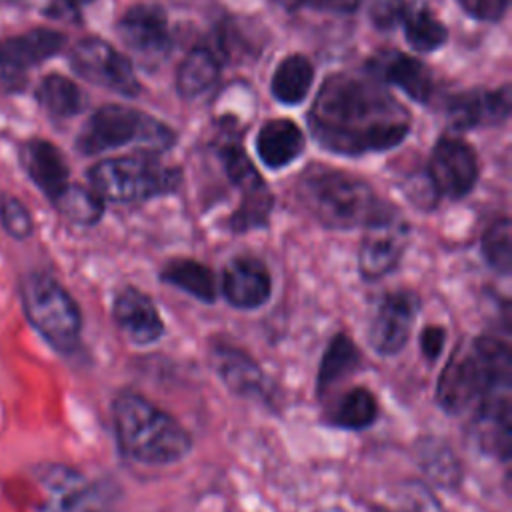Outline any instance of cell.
I'll use <instances>...</instances> for the list:
<instances>
[{"label":"cell","mask_w":512,"mask_h":512,"mask_svg":"<svg viewBox=\"0 0 512 512\" xmlns=\"http://www.w3.org/2000/svg\"><path fill=\"white\" fill-rule=\"evenodd\" d=\"M314 140L332 154L364 156L398 146L410 132L406 108L376 78L330 74L308 112Z\"/></svg>","instance_id":"cell-1"},{"label":"cell","mask_w":512,"mask_h":512,"mask_svg":"<svg viewBox=\"0 0 512 512\" xmlns=\"http://www.w3.org/2000/svg\"><path fill=\"white\" fill-rule=\"evenodd\" d=\"M112 420L118 448L138 464H174L192 448L188 430L172 414L132 390L116 394Z\"/></svg>","instance_id":"cell-2"},{"label":"cell","mask_w":512,"mask_h":512,"mask_svg":"<svg viewBox=\"0 0 512 512\" xmlns=\"http://www.w3.org/2000/svg\"><path fill=\"white\" fill-rule=\"evenodd\" d=\"M504 388H512L510 350L498 338L478 336L452 352L438 378L436 400L444 412L462 414Z\"/></svg>","instance_id":"cell-3"},{"label":"cell","mask_w":512,"mask_h":512,"mask_svg":"<svg viewBox=\"0 0 512 512\" xmlns=\"http://www.w3.org/2000/svg\"><path fill=\"white\" fill-rule=\"evenodd\" d=\"M298 196L304 208L332 230L364 228L394 208L380 200L366 180L324 166H312L302 174Z\"/></svg>","instance_id":"cell-4"},{"label":"cell","mask_w":512,"mask_h":512,"mask_svg":"<svg viewBox=\"0 0 512 512\" xmlns=\"http://www.w3.org/2000/svg\"><path fill=\"white\" fill-rule=\"evenodd\" d=\"M88 180L102 200L124 204L176 192L182 170L162 164L152 152H140L96 162L88 170Z\"/></svg>","instance_id":"cell-5"},{"label":"cell","mask_w":512,"mask_h":512,"mask_svg":"<svg viewBox=\"0 0 512 512\" xmlns=\"http://www.w3.org/2000/svg\"><path fill=\"white\" fill-rule=\"evenodd\" d=\"M174 142V130L158 118L124 104H104L92 112L82 126L76 138V148L86 156H94L136 144L144 152L158 154L168 150Z\"/></svg>","instance_id":"cell-6"},{"label":"cell","mask_w":512,"mask_h":512,"mask_svg":"<svg viewBox=\"0 0 512 512\" xmlns=\"http://www.w3.org/2000/svg\"><path fill=\"white\" fill-rule=\"evenodd\" d=\"M22 306L30 324L60 352H72L82 332V314L68 290L48 274L34 272L22 282Z\"/></svg>","instance_id":"cell-7"},{"label":"cell","mask_w":512,"mask_h":512,"mask_svg":"<svg viewBox=\"0 0 512 512\" xmlns=\"http://www.w3.org/2000/svg\"><path fill=\"white\" fill-rule=\"evenodd\" d=\"M218 158L228 180L240 190L242 198L232 212L228 226L232 232H248L268 224L274 196L268 190L264 178L248 158L246 150L236 140H222L218 144Z\"/></svg>","instance_id":"cell-8"},{"label":"cell","mask_w":512,"mask_h":512,"mask_svg":"<svg viewBox=\"0 0 512 512\" xmlns=\"http://www.w3.org/2000/svg\"><path fill=\"white\" fill-rule=\"evenodd\" d=\"M70 66L80 78L122 96H136L140 92L132 62L102 38L88 36L76 42L70 52Z\"/></svg>","instance_id":"cell-9"},{"label":"cell","mask_w":512,"mask_h":512,"mask_svg":"<svg viewBox=\"0 0 512 512\" xmlns=\"http://www.w3.org/2000/svg\"><path fill=\"white\" fill-rule=\"evenodd\" d=\"M410 240V226L390 208L364 226V236L358 248V270L364 280H380L396 270Z\"/></svg>","instance_id":"cell-10"},{"label":"cell","mask_w":512,"mask_h":512,"mask_svg":"<svg viewBox=\"0 0 512 512\" xmlns=\"http://www.w3.org/2000/svg\"><path fill=\"white\" fill-rule=\"evenodd\" d=\"M478 176V156L464 138L444 134L436 140L428 160V180L436 196L460 200L474 190Z\"/></svg>","instance_id":"cell-11"},{"label":"cell","mask_w":512,"mask_h":512,"mask_svg":"<svg viewBox=\"0 0 512 512\" xmlns=\"http://www.w3.org/2000/svg\"><path fill=\"white\" fill-rule=\"evenodd\" d=\"M420 298L412 290H390L380 298V304L370 320L368 344L380 356H396L410 340L418 318Z\"/></svg>","instance_id":"cell-12"},{"label":"cell","mask_w":512,"mask_h":512,"mask_svg":"<svg viewBox=\"0 0 512 512\" xmlns=\"http://www.w3.org/2000/svg\"><path fill=\"white\" fill-rule=\"evenodd\" d=\"M66 36L52 28H34L0 42V84L8 90L20 88L30 68L56 56Z\"/></svg>","instance_id":"cell-13"},{"label":"cell","mask_w":512,"mask_h":512,"mask_svg":"<svg viewBox=\"0 0 512 512\" xmlns=\"http://www.w3.org/2000/svg\"><path fill=\"white\" fill-rule=\"evenodd\" d=\"M46 488L54 512H112L114 492L110 486L90 482L74 470L52 468L46 474Z\"/></svg>","instance_id":"cell-14"},{"label":"cell","mask_w":512,"mask_h":512,"mask_svg":"<svg viewBox=\"0 0 512 512\" xmlns=\"http://www.w3.org/2000/svg\"><path fill=\"white\" fill-rule=\"evenodd\" d=\"M220 290L238 310H256L270 300L272 276L256 256H234L222 270Z\"/></svg>","instance_id":"cell-15"},{"label":"cell","mask_w":512,"mask_h":512,"mask_svg":"<svg viewBox=\"0 0 512 512\" xmlns=\"http://www.w3.org/2000/svg\"><path fill=\"white\" fill-rule=\"evenodd\" d=\"M116 32L120 40L138 54L158 56L168 52L172 44L164 8L150 2H140L126 8L116 22Z\"/></svg>","instance_id":"cell-16"},{"label":"cell","mask_w":512,"mask_h":512,"mask_svg":"<svg viewBox=\"0 0 512 512\" xmlns=\"http://www.w3.org/2000/svg\"><path fill=\"white\" fill-rule=\"evenodd\" d=\"M366 68L372 78L400 88L408 98L420 104H426L434 94V76L430 68L406 52L380 50L370 58Z\"/></svg>","instance_id":"cell-17"},{"label":"cell","mask_w":512,"mask_h":512,"mask_svg":"<svg viewBox=\"0 0 512 512\" xmlns=\"http://www.w3.org/2000/svg\"><path fill=\"white\" fill-rule=\"evenodd\" d=\"M112 318L118 330L136 346H148L164 334V322L156 304L136 286H122L114 294Z\"/></svg>","instance_id":"cell-18"},{"label":"cell","mask_w":512,"mask_h":512,"mask_svg":"<svg viewBox=\"0 0 512 512\" xmlns=\"http://www.w3.org/2000/svg\"><path fill=\"white\" fill-rule=\"evenodd\" d=\"M512 388L496 390L484 396L472 414V438L480 450L506 460L510 456V424H512Z\"/></svg>","instance_id":"cell-19"},{"label":"cell","mask_w":512,"mask_h":512,"mask_svg":"<svg viewBox=\"0 0 512 512\" xmlns=\"http://www.w3.org/2000/svg\"><path fill=\"white\" fill-rule=\"evenodd\" d=\"M448 122L454 130L502 124L510 116V84L496 90H470L448 104Z\"/></svg>","instance_id":"cell-20"},{"label":"cell","mask_w":512,"mask_h":512,"mask_svg":"<svg viewBox=\"0 0 512 512\" xmlns=\"http://www.w3.org/2000/svg\"><path fill=\"white\" fill-rule=\"evenodd\" d=\"M212 360L220 380L234 394L252 400H262L268 396L266 374L262 372L260 364L242 348L220 342L212 348Z\"/></svg>","instance_id":"cell-21"},{"label":"cell","mask_w":512,"mask_h":512,"mask_svg":"<svg viewBox=\"0 0 512 512\" xmlns=\"http://www.w3.org/2000/svg\"><path fill=\"white\" fill-rule=\"evenodd\" d=\"M20 160L30 176V180L54 200L70 182V170L64 154L50 142L42 138L28 140L20 150Z\"/></svg>","instance_id":"cell-22"},{"label":"cell","mask_w":512,"mask_h":512,"mask_svg":"<svg viewBox=\"0 0 512 512\" xmlns=\"http://www.w3.org/2000/svg\"><path fill=\"white\" fill-rule=\"evenodd\" d=\"M306 148L300 126L290 118L266 120L256 134V154L260 162L270 170H280L294 160Z\"/></svg>","instance_id":"cell-23"},{"label":"cell","mask_w":512,"mask_h":512,"mask_svg":"<svg viewBox=\"0 0 512 512\" xmlns=\"http://www.w3.org/2000/svg\"><path fill=\"white\" fill-rule=\"evenodd\" d=\"M158 276L164 284H170L204 304H212L216 300L218 288H216L214 272L198 260H192V258L168 260L162 266Z\"/></svg>","instance_id":"cell-24"},{"label":"cell","mask_w":512,"mask_h":512,"mask_svg":"<svg viewBox=\"0 0 512 512\" xmlns=\"http://www.w3.org/2000/svg\"><path fill=\"white\" fill-rule=\"evenodd\" d=\"M314 82V66L312 62L304 56V54H288L284 56L270 80V92L272 96L286 104V106H294L300 104Z\"/></svg>","instance_id":"cell-25"},{"label":"cell","mask_w":512,"mask_h":512,"mask_svg":"<svg viewBox=\"0 0 512 512\" xmlns=\"http://www.w3.org/2000/svg\"><path fill=\"white\" fill-rule=\"evenodd\" d=\"M220 76V58L206 46L192 48L176 70V90L184 98H196L210 90Z\"/></svg>","instance_id":"cell-26"},{"label":"cell","mask_w":512,"mask_h":512,"mask_svg":"<svg viewBox=\"0 0 512 512\" xmlns=\"http://www.w3.org/2000/svg\"><path fill=\"white\" fill-rule=\"evenodd\" d=\"M400 22L406 42L418 52H434L448 40V28L444 22L422 2L406 4Z\"/></svg>","instance_id":"cell-27"},{"label":"cell","mask_w":512,"mask_h":512,"mask_svg":"<svg viewBox=\"0 0 512 512\" xmlns=\"http://www.w3.org/2000/svg\"><path fill=\"white\" fill-rule=\"evenodd\" d=\"M378 418L376 396L364 388L354 386L346 390L328 410L326 422L344 430H364Z\"/></svg>","instance_id":"cell-28"},{"label":"cell","mask_w":512,"mask_h":512,"mask_svg":"<svg viewBox=\"0 0 512 512\" xmlns=\"http://www.w3.org/2000/svg\"><path fill=\"white\" fill-rule=\"evenodd\" d=\"M358 364H360V352L356 344L342 332L334 334L318 366V378H316L318 396L326 394L336 382L346 378V374H350Z\"/></svg>","instance_id":"cell-29"},{"label":"cell","mask_w":512,"mask_h":512,"mask_svg":"<svg viewBox=\"0 0 512 512\" xmlns=\"http://www.w3.org/2000/svg\"><path fill=\"white\" fill-rule=\"evenodd\" d=\"M36 100L54 118H70L84 108L82 90L62 74L44 76L36 88Z\"/></svg>","instance_id":"cell-30"},{"label":"cell","mask_w":512,"mask_h":512,"mask_svg":"<svg viewBox=\"0 0 512 512\" xmlns=\"http://www.w3.org/2000/svg\"><path fill=\"white\" fill-rule=\"evenodd\" d=\"M52 202L66 220L80 226H92L104 214V200L92 188L78 184H68Z\"/></svg>","instance_id":"cell-31"},{"label":"cell","mask_w":512,"mask_h":512,"mask_svg":"<svg viewBox=\"0 0 512 512\" xmlns=\"http://www.w3.org/2000/svg\"><path fill=\"white\" fill-rule=\"evenodd\" d=\"M372 512H442L436 496L422 484L406 482Z\"/></svg>","instance_id":"cell-32"},{"label":"cell","mask_w":512,"mask_h":512,"mask_svg":"<svg viewBox=\"0 0 512 512\" xmlns=\"http://www.w3.org/2000/svg\"><path fill=\"white\" fill-rule=\"evenodd\" d=\"M482 254L492 270L510 272V220L496 218L482 236Z\"/></svg>","instance_id":"cell-33"},{"label":"cell","mask_w":512,"mask_h":512,"mask_svg":"<svg viewBox=\"0 0 512 512\" xmlns=\"http://www.w3.org/2000/svg\"><path fill=\"white\" fill-rule=\"evenodd\" d=\"M0 222L14 238H28L32 234V216L16 196H0Z\"/></svg>","instance_id":"cell-34"},{"label":"cell","mask_w":512,"mask_h":512,"mask_svg":"<svg viewBox=\"0 0 512 512\" xmlns=\"http://www.w3.org/2000/svg\"><path fill=\"white\" fill-rule=\"evenodd\" d=\"M406 0H368V18L378 30H392L400 24Z\"/></svg>","instance_id":"cell-35"},{"label":"cell","mask_w":512,"mask_h":512,"mask_svg":"<svg viewBox=\"0 0 512 512\" xmlns=\"http://www.w3.org/2000/svg\"><path fill=\"white\" fill-rule=\"evenodd\" d=\"M458 6L472 18L482 22H498L508 10V0H456Z\"/></svg>","instance_id":"cell-36"},{"label":"cell","mask_w":512,"mask_h":512,"mask_svg":"<svg viewBox=\"0 0 512 512\" xmlns=\"http://www.w3.org/2000/svg\"><path fill=\"white\" fill-rule=\"evenodd\" d=\"M444 344H446V330L442 326L430 324L422 330L420 348H422V354L428 362H434L442 354Z\"/></svg>","instance_id":"cell-37"},{"label":"cell","mask_w":512,"mask_h":512,"mask_svg":"<svg viewBox=\"0 0 512 512\" xmlns=\"http://www.w3.org/2000/svg\"><path fill=\"white\" fill-rule=\"evenodd\" d=\"M364 0H304L302 6H310L314 10L332 12V14H352L360 8Z\"/></svg>","instance_id":"cell-38"},{"label":"cell","mask_w":512,"mask_h":512,"mask_svg":"<svg viewBox=\"0 0 512 512\" xmlns=\"http://www.w3.org/2000/svg\"><path fill=\"white\" fill-rule=\"evenodd\" d=\"M64 10H68V12H78L82 6H86V4H92L94 0H56Z\"/></svg>","instance_id":"cell-39"},{"label":"cell","mask_w":512,"mask_h":512,"mask_svg":"<svg viewBox=\"0 0 512 512\" xmlns=\"http://www.w3.org/2000/svg\"><path fill=\"white\" fill-rule=\"evenodd\" d=\"M278 6H282L284 10H296L302 6L304 0H274Z\"/></svg>","instance_id":"cell-40"},{"label":"cell","mask_w":512,"mask_h":512,"mask_svg":"<svg viewBox=\"0 0 512 512\" xmlns=\"http://www.w3.org/2000/svg\"><path fill=\"white\" fill-rule=\"evenodd\" d=\"M8 2H16V0H8Z\"/></svg>","instance_id":"cell-41"}]
</instances>
